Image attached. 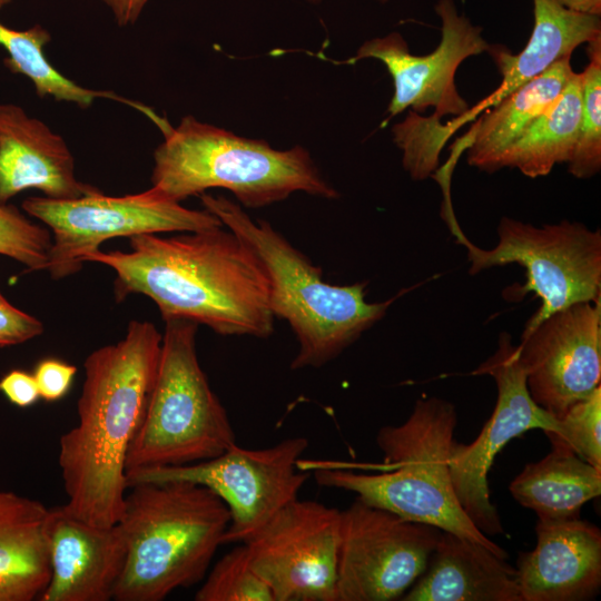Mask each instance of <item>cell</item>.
<instances>
[{
	"instance_id": "6da1fadb",
	"label": "cell",
	"mask_w": 601,
	"mask_h": 601,
	"mask_svg": "<svg viewBox=\"0 0 601 601\" xmlns=\"http://www.w3.org/2000/svg\"><path fill=\"white\" fill-rule=\"evenodd\" d=\"M129 252L88 254L116 273L117 302L142 294L162 319L186 318L223 336L266 338L274 332L266 275L254 254L225 226L171 237H129Z\"/></svg>"
},
{
	"instance_id": "7a4b0ae2",
	"label": "cell",
	"mask_w": 601,
	"mask_h": 601,
	"mask_svg": "<svg viewBox=\"0 0 601 601\" xmlns=\"http://www.w3.org/2000/svg\"><path fill=\"white\" fill-rule=\"evenodd\" d=\"M162 335L132 319L124 338L91 352L77 404L78 424L59 440L58 465L72 516L118 523L128 491L126 462L156 378Z\"/></svg>"
},
{
	"instance_id": "3957f363",
	"label": "cell",
	"mask_w": 601,
	"mask_h": 601,
	"mask_svg": "<svg viewBox=\"0 0 601 601\" xmlns=\"http://www.w3.org/2000/svg\"><path fill=\"white\" fill-rule=\"evenodd\" d=\"M214 214L258 259L268 280L269 306L275 317L292 327L298 352L292 370L321 367L337 357L365 331L384 317L392 303L366 300V282L333 285L322 269L263 219L254 220L243 207L224 196L199 195Z\"/></svg>"
},
{
	"instance_id": "277c9868",
	"label": "cell",
	"mask_w": 601,
	"mask_h": 601,
	"mask_svg": "<svg viewBox=\"0 0 601 601\" xmlns=\"http://www.w3.org/2000/svg\"><path fill=\"white\" fill-rule=\"evenodd\" d=\"M457 423L455 406L440 397L415 402L400 425L380 428L376 443L384 454L381 473L316 464L318 484L349 491L361 501L479 542L497 555L509 554L480 531L461 508L454 492L450 455Z\"/></svg>"
},
{
	"instance_id": "5b68a950",
	"label": "cell",
	"mask_w": 601,
	"mask_h": 601,
	"mask_svg": "<svg viewBox=\"0 0 601 601\" xmlns=\"http://www.w3.org/2000/svg\"><path fill=\"white\" fill-rule=\"evenodd\" d=\"M128 489L118 521L127 554L112 600L160 601L203 581L230 523L226 503L187 481Z\"/></svg>"
},
{
	"instance_id": "8992f818",
	"label": "cell",
	"mask_w": 601,
	"mask_h": 601,
	"mask_svg": "<svg viewBox=\"0 0 601 601\" xmlns=\"http://www.w3.org/2000/svg\"><path fill=\"white\" fill-rule=\"evenodd\" d=\"M161 128L165 139L154 152L151 186L177 203L209 188L231 191L248 208L285 200L296 191L338 197L302 146L274 149L263 139L242 137L193 116L175 128Z\"/></svg>"
},
{
	"instance_id": "52a82bcc",
	"label": "cell",
	"mask_w": 601,
	"mask_h": 601,
	"mask_svg": "<svg viewBox=\"0 0 601 601\" xmlns=\"http://www.w3.org/2000/svg\"><path fill=\"white\" fill-rule=\"evenodd\" d=\"M164 322L158 370L129 447L127 474L205 461L236 444L228 414L198 362V324L179 317Z\"/></svg>"
},
{
	"instance_id": "ba28073f",
	"label": "cell",
	"mask_w": 601,
	"mask_h": 601,
	"mask_svg": "<svg viewBox=\"0 0 601 601\" xmlns=\"http://www.w3.org/2000/svg\"><path fill=\"white\" fill-rule=\"evenodd\" d=\"M496 231L499 242L492 249L475 246L461 227L452 234L467 250L470 275L513 263L525 268V285L511 287L510 295L521 298L533 292L540 297L541 306L523 332L572 304L601 300L600 229L592 230L565 219L536 227L502 217Z\"/></svg>"
},
{
	"instance_id": "9c48e42d",
	"label": "cell",
	"mask_w": 601,
	"mask_h": 601,
	"mask_svg": "<svg viewBox=\"0 0 601 601\" xmlns=\"http://www.w3.org/2000/svg\"><path fill=\"white\" fill-rule=\"evenodd\" d=\"M22 208L51 230L46 269L53 279L77 274L83 258L111 238L224 226L210 211L189 209L155 187L126 196L100 190L75 199L29 197Z\"/></svg>"
},
{
	"instance_id": "30bf717a",
	"label": "cell",
	"mask_w": 601,
	"mask_h": 601,
	"mask_svg": "<svg viewBox=\"0 0 601 601\" xmlns=\"http://www.w3.org/2000/svg\"><path fill=\"white\" fill-rule=\"evenodd\" d=\"M305 437H288L262 449L236 444L224 453L196 463L145 469L127 474L128 485L142 482L187 481L204 485L227 505L230 523L223 544L244 542L280 508L298 497L309 476L299 459Z\"/></svg>"
},
{
	"instance_id": "8fae6325",
	"label": "cell",
	"mask_w": 601,
	"mask_h": 601,
	"mask_svg": "<svg viewBox=\"0 0 601 601\" xmlns=\"http://www.w3.org/2000/svg\"><path fill=\"white\" fill-rule=\"evenodd\" d=\"M441 533L356 497L341 511L336 601L403 597L427 569Z\"/></svg>"
},
{
	"instance_id": "7c38bea8",
	"label": "cell",
	"mask_w": 601,
	"mask_h": 601,
	"mask_svg": "<svg viewBox=\"0 0 601 601\" xmlns=\"http://www.w3.org/2000/svg\"><path fill=\"white\" fill-rule=\"evenodd\" d=\"M493 377L497 397L491 417L470 444L454 442L450 455L451 477L457 501L485 535L503 533L495 505L491 502L489 472L494 457L514 437L530 430L555 432L559 418L531 397L524 372L509 333L499 336L495 352L472 373Z\"/></svg>"
},
{
	"instance_id": "4fadbf2b",
	"label": "cell",
	"mask_w": 601,
	"mask_h": 601,
	"mask_svg": "<svg viewBox=\"0 0 601 601\" xmlns=\"http://www.w3.org/2000/svg\"><path fill=\"white\" fill-rule=\"evenodd\" d=\"M341 511L295 499L244 542L274 601H336Z\"/></svg>"
},
{
	"instance_id": "5bb4252c",
	"label": "cell",
	"mask_w": 601,
	"mask_h": 601,
	"mask_svg": "<svg viewBox=\"0 0 601 601\" xmlns=\"http://www.w3.org/2000/svg\"><path fill=\"white\" fill-rule=\"evenodd\" d=\"M434 8L441 20V40L432 52L413 55L403 36L394 31L366 40L346 61L376 59L386 67L394 85L388 118L406 109L421 114L433 108L427 119L440 122L444 116L459 118L470 109L457 90L455 75L464 60L487 52L491 43L481 27L459 12L454 0H437Z\"/></svg>"
},
{
	"instance_id": "9a60e30c",
	"label": "cell",
	"mask_w": 601,
	"mask_h": 601,
	"mask_svg": "<svg viewBox=\"0 0 601 601\" xmlns=\"http://www.w3.org/2000/svg\"><path fill=\"white\" fill-rule=\"evenodd\" d=\"M533 401L560 418L601 386V300L556 311L518 345Z\"/></svg>"
},
{
	"instance_id": "2e32d148",
	"label": "cell",
	"mask_w": 601,
	"mask_h": 601,
	"mask_svg": "<svg viewBox=\"0 0 601 601\" xmlns=\"http://www.w3.org/2000/svg\"><path fill=\"white\" fill-rule=\"evenodd\" d=\"M50 580L40 601H109L122 572L127 548L118 523L101 526L49 508Z\"/></svg>"
},
{
	"instance_id": "e0dca14e",
	"label": "cell",
	"mask_w": 601,
	"mask_h": 601,
	"mask_svg": "<svg viewBox=\"0 0 601 601\" xmlns=\"http://www.w3.org/2000/svg\"><path fill=\"white\" fill-rule=\"evenodd\" d=\"M536 545L518 560L522 601H584L601 588V531L587 521L539 520Z\"/></svg>"
},
{
	"instance_id": "ac0fdd59",
	"label": "cell",
	"mask_w": 601,
	"mask_h": 601,
	"mask_svg": "<svg viewBox=\"0 0 601 601\" xmlns=\"http://www.w3.org/2000/svg\"><path fill=\"white\" fill-rule=\"evenodd\" d=\"M28 188L53 199H75L98 188L76 178L65 140L16 105L0 104V204Z\"/></svg>"
},
{
	"instance_id": "d6986e66",
	"label": "cell",
	"mask_w": 601,
	"mask_h": 601,
	"mask_svg": "<svg viewBox=\"0 0 601 601\" xmlns=\"http://www.w3.org/2000/svg\"><path fill=\"white\" fill-rule=\"evenodd\" d=\"M533 18L530 39L520 52L514 55L503 46L491 45L487 53L502 76L501 83L480 104L445 125L449 136L556 61L571 57L577 47L601 35L600 16L572 11L556 0H533Z\"/></svg>"
},
{
	"instance_id": "ffe728a7",
	"label": "cell",
	"mask_w": 601,
	"mask_h": 601,
	"mask_svg": "<svg viewBox=\"0 0 601 601\" xmlns=\"http://www.w3.org/2000/svg\"><path fill=\"white\" fill-rule=\"evenodd\" d=\"M403 601H522L516 571L487 546L442 531L427 569Z\"/></svg>"
},
{
	"instance_id": "44dd1931",
	"label": "cell",
	"mask_w": 601,
	"mask_h": 601,
	"mask_svg": "<svg viewBox=\"0 0 601 601\" xmlns=\"http://www.w3.org/2000/svg\"><path fill=\"white\" fill-rule=\"evenodd\" d=\"M48 515L40 501L0 490V601H32L47 588Z\"/></svg>"
},
{
	"instance_id": "7402d4cb",
	"label": "cell",
	"mask_w": 601,
	"mask_h": 601,
	"mask_svg": "<svg viewBox=\"0 0 601 601\" xmlns=\"http://www.w3.org/2000/svg\"><path fill=\"white\" fill-rule=\"evenodd\" d=\"M573 73L571 57L563 58L484 110L463 139L467 164L496 171L501 155L556 102Z\"/></svg>"
},
{
	"instance_id": "603a6c76",
	"label": "cell",
	"mask_w": 601,
	"mask_h": 601,
	"mask_svg": "<svg viewBox=\"0 0 601 601\" xmlns=\"http://www.w3.org/2000/svg\"><path fill=\"white\" fill-rule=\"evenodd\" d=\"M509 490L539 520L579 519L582 506L601 494V470L568 449L551 446L546 456L523 467Z\"/></svg>"
},
{
	"instance_id": "cb8c5ba5",
	"label": "cell",
	"mask_w": 601,
	"mask_h": 601,
	"mask_svg": "<svg viewBox=\"0 0 601 601\" xmlns=\"http://www.w3.org/2000/svg\"><path fill=\"white\" fill-rule=\"evenodd\" d=\"M582 106V75L574 72L556 102L501 155L496 171L516 168L529 178L546 176L571 159Z\"/></svg>"
},
{
	"instance_id": "d4e9b609",
	"label": "cell",
	"mask_w": 601,
	"mask_h": 601,
	"mask_svg": "<svg viewBox=\"0 0 601 601\" xmlns=\"http://www.w3.org/2000/svg\"><path fill=\"white\" fill-rule=\"evenodd\" d=\"M9 1L0 0V8ZM49 41V32L39 24L19 31L0 22V45L9 55L4 65L12 72L28 77L40 97L51 96L81 108L89 107L96 98L115 97L111 92L83 88L56 70L43 53V47Z\"/></svg>"
},
{
	"instance_id": "484cf974",
	"label": "cell",
	"mask_w": 601,
	"mask_h": 601,
	"mask_svg": "<svg viewBox=\"0 0 601 601\" xmlns=\"http://www.w3.org/2000/svg\"><path fill=\"white\" fill-rule=\"evenodd\" d=\"M589 62L582 75V106L575 147L568 170L587 179L601 169V35L590 40Z\"/></svg>"
},
{
	"instance_id": "4316f807",
	"label": "cell",
	"mask_w": 601,
	"mask_h": 601,
	"mask_svg": "<svg viewBox=\"0 0 601 601\" xmlns=\"http://www.w3.org/2000/svg\"><path fill=\"white\" fill-rule=\"evenodd\" d=\"M196 601H274L265 581L249 563L244 543L225 554L205 577Z\"/></svg>"
},
{
	"instance_id": "83f0119b",
	"label": "cell",
	"mask_w": 601,
	"mask_h": 601,
	"mask_svg": "<svg viewBox=\"0 0 601 601\" xmlns=\"http://www.w3.org/2000/svg\"><path fill=\"white\" fill-rule=\"evenodd\" d=\"M545 434L551 446L568 449L601 470V386L570 406L558 430Z\"/></svg>"
},
{
	"instance_id": "f1b7e54d",
	"label": "cell",
	"mask_w": 601,
	"mask_h": 601,
	"mask_svg": "<svg viewBox=\"0 0 601 601\" xmlns=\"http://www.w3.org/2000/svg\"><path fill=\"white\" fill-rule=\"evenodd\" d=\"M52 235L32 223L14 206L0 204V255L27 267V272L46 269Z\"/></svg>"
},
{
	"instance_id": "f546056e",
	"label": "cell",
	"mask_w": 601,
	"mask_h": 601,
	"mask_svg": "<svg viewBox=\"0 0 601 601\" xmlns=\"http://www.w3.org/2000/svg\"><path fill=\"white\" fill-rule=\"evenodd\" d=\"M42 333V322L10 304L0 290V347L24 343Z\"/></svg>"
},
{
	"instance_id": "4dcf8cb0",
	"label": "cell",
	"mask_w": 601,
	"mask_h": 601,
	"mask_svg": "<svg viewBox=\"0 0 601 601\" xmlns=\"http://www.w3.org/2000/svg\"><path fill=\"white\" fill-rule=\"evenodd\" d=\"M32 374L40 397L46 402H56L69 392L77 367L58 358H43L37 363Z\"/></svg>"
},
{
	"instance_id": "1f68e13d",
	"label": "cell",
	"mask_w": 601,
	"mask_h": 601,
	"mask_svg": "<svg viewBox=\"0 0 601 601\" xmlns=\"http://www.w3.org/2000/svg\"><path fill=\"white\" fill-rule=\"evenodd\" d=\"M0 393L13 405L26 408L39 398L33 374L23 370H11L0 378Z\"/></svg>"
},
{
	"instance_id": "d6a6232c",
	"label": "cell",
	"mask_w": 601,
	"mask_h": 601,
	"mask_svg": "<svg viewBox=\"0 0 601 601\" xmlns=\"http://www.w3.org/2000/svg\"><path fill=\"white\" fill-rule=\"evenodd\" d=\"M112 11L119 26L134 23L149 0H102Z\"/></svg>"
},
{
	"instance_id": "836d02e7",
	"label": "cell",
	"mask_w": 601,
	"mask_h": 601,
	"mask_svg": "<svg viewBox=\"0 0 601 601\" xmlns=\"http://www.w3.org/2000/svg\"><path fill=\"white\" fill-rule=\"evenodd\" d=\"M561 6L575 12L601 16V0H556Z\"/></svg>"
},
{
	"instance_id": "e575fe53",
	"label": "cell",
	"mask_w": 601,
	"mask_h": 601,
	"mask_svg": "<svg viewBox=\"0 0 601 601\" xmlns=\"http://www.w3.org/2000/svg\"><path fill=\"white\" fill-rule=\"evenodd\" d=\"M311 1H314V2H316V1H319V0H311Z\"/></svg>"
},
{
	"instance_id": "d590c367",
	"label": "cell",
	"mask_w": 601,
	"mask_h": 601,
	"mask_svg": "<svg viewBox=\"0 0 601 601\" xmlns=\"http://www.w3.org/2000/svg\"><path fill=\"white\" fill-rule=\"evenodd\" d=\"M381 1L385 2L386 0H381Z\"/></svg>"
}]
</instances>
